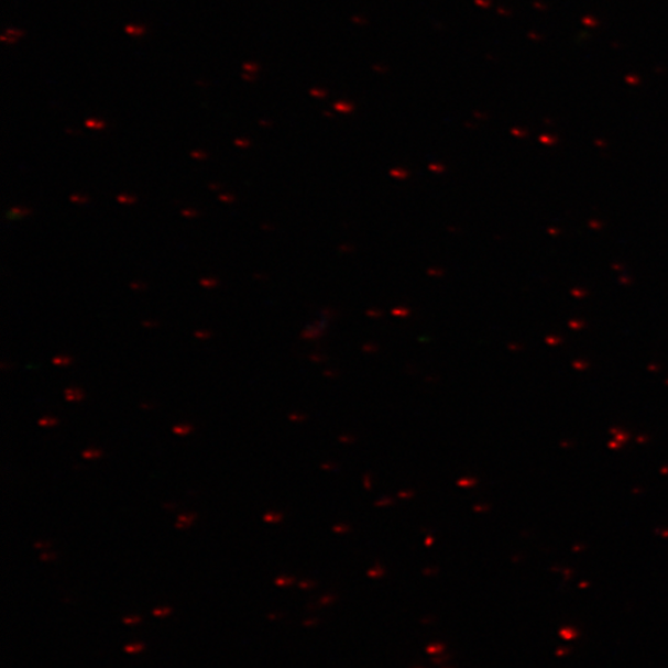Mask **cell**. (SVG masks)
Listing matches in <instances>:
<instances>
[{
	"instance_id": "15",
	"label": "cell",
	"mask_w": 668,
	"mask_h": 668,
	"mask_svg": "<svg viewBox=\"0 0 668 668\" xmlns=\"http://www.w3.org/2000/svg\"><path fill=\"white\" fill-rule=\"evenodd\" d=\"M69 198H72L73 202H77V204H85L88 201V197L81 196V195H74Z\"/></svg>"
},
{
	"instance_id": "23",
	"label": "cell",
	"mask_w": 668,
	"mask_h": 668,
	"mask_svg": "<svg viewBox=\"0 0 668 668\" xmlns=\"http://www.w3.org/2000/svg\"><path fill=\"white\" fill-rule=\"evenodd\" d=\"M54 557H55V556H53V555H50V556H48L47 554H45V555H43V556H42V560H43V561H46V560H52V558H54Z\"/></svg>"
},
{
	"instance_id": "2",
	"label": "cell",
	"mask_w": 668,
	"mask_h": 668,
	"mask_svg": "<svg viewBox=\"0 0 668 668\" xmlns=\"http://www.w3.org/2000/svg\"><path fill=\"white\" fill-rule=\"evenodd\" d=\"M65 396L68 402H78V401H81V398L84 397V394L81 391H79V388L68 387L65 391Z\"/></svg>"
},
{
	"instance_id": "21",
	"label": "cell",
	"mask_w": 668,
	"mask_h": 668,
	"mask_svg": "<svg viewBox=\"0 0 668 668\" xmlns=\"http://www.w3.org/2000/svg\"><path fill=\"white\" fill-rule=\"evenodd\" d=\"M195 335L197 338H201V339L209 338V332L197 331Z\"/></svg>"
},
{
	"instance_id": "25",
	"label": "cell",
	"mask_w": 668,
	"mask_h": 668,
	"mask_svg": "<svg viewBox=\"0 0 668 668\" xmlns=\"http://www.w3.org/2000/svg\"><path fill=\"white\" fill-rule=\"evenodd\" d=\"M144 326H155L153 322H144Z\"/></svg>"
},
{
	"instance_id": "13",
	"label": "cell",
	"mask_w": 668,
	"mask_h": 668,
	"mask_svg": "<svg viewBox=\"0 0 668 668\" xmlns=\"http://www.w3.org/2000/svg\"><path fill=\"white\" fill-rule=\"evenodd\" d=\"M282 515L281 514H266L265 516V521L267 523H276L278 521H281Z\"/></svg>"
},
{
	"instance_id": "3",
	"label": "cell",
	"mask_w": 668,
	"mask_h": 668,
	"mask_svg": "<svg viewBox=\"0 0 668 668\" xmlns=\"http://www.w3.org/2000/svg\"><path fill=\"white\" fill-rule=\"evenodd\" d=\"M144 649H145V645L143 643L129 644L124 647V650L128 654L142 653Z\"/></svg>"
},
{
	"instance_id": "17",
	"label": "cell",
	"mask_w": 668,
	"mask_h": 668,
	"mask_svg": "<svg viewBox=\"0 0 668 668\" xmlns=\"http://www.w3.org/2000/svg\"><path fill=\"white\" fill-rule=\"evenodd\" d=\"M183 215L188 218H193L197 216V212L194 209H184Z\"/></svg>"
},
{
	"instance_id": "16",
	"label": "cell",
	"mask_w": 668,
	"mask_h": 668,
	"mask_svg": "<svg viewBox=\"0 0 668 668\" xmlns=\"http://www.w3.org/2000/svg\"><path fill=\"white\" fill-rule=\"evenodd\" d=\"M56 423L55 418H42L39 421L40 426H54Z\"/></svg>"
},
{
	"instance_id": "22",
	"label": "cell",
	"mask_w": 668,
	"mask_h": 668,
	"mask_svg": "<svg viewBox=\"0 0 668 668\" xmlns=\"http://www.w3.org/2000/svg\"><path fill=\"white\" fill-rule=\"evenodd\" d=\"M132 288H134V291H142L143 287H145V285L138 283V284H132L131 285Z\"/></svg>"
},
{
	"instance_id": "4",
	"label": "cell",
	"mask_w": 668,
	"mask_h": 668,
	"mask_svg": "<svg viewBox=\"0 0 668 668\" xmlns=\"http://www.w3.org/2000/svg\"><path fill=\"white\" fill-rule=\"evenodd\" d=\"M195 515H182L178 517V523L176 525L177 528H185L191 525Z\"/></svg>"
},
{
	"instance_id": "11",
	"label": "cell",
	"mask_w": 668,
	"mask_h": 668,
	"mask_svg": "<svg viewBox=\"0 0 668 668\" xmlns=\"http://www.w3.org/2000/svg\"><path fill=\"white\" fill-rule=\"evenodd\" d=\"M201 284L205 287L212 288V287H215L218 284V282L216 281V278L209 277V278H202Z\"/></svg>"
},
{
	"instance_id": "7",
	"label": "cell",
	"mask_w": 668,
	"mask_h": 668,
	"mask_svg": "<svg viewBox=\"0 0 668 668\" xmlns=\"http://www.w3.org/2000/svg\"><path fill=\"white\" fill-rule=\"evenodd\" d=\"M86 125L88 128H92V129H103L105 128V123L101 121H96V119H88V121L86 122Z\"/></svg>"
},
{
	"instance_id": "9",
	"label": "cell",
	"mask_w": 668,
	"mask_h": 668,
	"mask_svg": "<svg viewBox=\"0 0 668 668\" xmlns=\"http://www.w3.org/2000/svg\"><path fill=\"white\" fill-rule=\"evenodd\" d=\"M54 364L57 365H67L69 362H72V359H69L68 357L65 355H58L56 358H54Z\"/></svg>"
},
{
	"instance_id": "20",
	"label": "cell",
	"mask_w": 668,
	"mask_h": 668,
	"mask_svg": "<svg viewBox=\"0 0 668 668\" xmlns=\"http://www.w3.org/2000/svg\"><path fill=\"white\" fill-rule=\"evenodd\" d=\"M392 503H393V500H391V497H386V500L377 502V505L379 506H385V505H388V504H392Z\"/></svg>"
},
{
	"instance_id": "5",
	"label": "cell",
	"mask_w": 668,
	"mask_h": 668,
	"mask_svg": "<svg viewBox=\"0 0 668 668\" xmlns=\"http://www.w3.org/2000/svg\"><path fill=\"white\" fill-rule=\"evenodd\" d=\"M172 607H157V610H155L153 614L154 616L164 617L172 614Z\"/></svg>"
},
{
	"instance_id": "12",
	"label": "cell",
	"mask_w": 668,
	"mask_h": 668,
	"mask_svg": "<svg viewBox=\"0 0 668 668\" xmlns=\"http://www.w3.org/2000/svg\"><path fill=\"white\" fill-rule=\"evenodd\" d=\"M84 457L89 458V460H92V458L101 457V451H97V450H94V448H91V450H87L84 453Z\"/></svg>"
},
{
	"instance_id": "1",
	"label": "cell",
	"mask_w": 668,
	"mask_h": 668,
	"mask_svg": "<svg viewBox=\"0 0 668 668\" xmlns=\"http://www.w3.org/2000/svg\"><path fill=\"white\" fill-rule=\"evenodd\" d=\"M30 213H32V211H30L29 208L13 207L12 209H10V211L8 213V218L9 219H20V218H24V217L29 216Z\"/></svg>"
},
{
	"instance_id": "10",
	"label": "cell",
	"mask_w": 668,
	"mask_h": 668,
	"mask_svg": "<svg viewBox=\"0 0 668 668\" xmlns=\"http://www.w3.org/2000/svg\"><path fill=\"white\" fill-rule=\"evenodd\" d=\"M118 201L122 204H133L135 202V197L129 195H119Z\"/></svg>"
},
{
	"instance_id": "24",
	"label": "cell",
	"mask_w": 668,
	"mask_h": 668,
	"mask_svg": "<svg viewBox=\"0 0 668 668\" xmlns=\"http://www.w3.org/2000/svg\"><path fill=\"white\" fill-rule=\"evenodd\" d=\"M414 495V493H401V497H412Z\"/></svg>"
},
{
	"instance_id": "6",
	"label": "cell",
	"mask_w": 668,
	"mask_h": 668,
	"mask_svg": "<svg viewBox=\"0 0 668 668\" xmlns=\"http://www.w3.org/2000/svg\"><path fill=\"white\" fill-rule=\"evenodd\" d=\"M193 430V427L186 425H179L174 427V432L177 435H186Z\"/></svg>"
},
{
	"instance_id": "14",
	"label": "cell",
	"mask_w": 668,
	"mask_h": 668,
	"mask_svg": "<svg viewBox=\"0 0 668 668\" xmlns=\"http://www.w3.org/2000/svg\"><path fill=\"white\" fill-rule=\"evenodd\" d=\"M143 32H144L143 28H138V26H128L127 28V33H129V34L138 35V34H142Z\"/></svg>"
},
{
	"instance_id": "19",
	"label": "cell",
	"mask_w": 668,
	"mask_h": 668,
	"mask_svg": "<svg viewBox=\"0 0 668 668\" xmlns=\"http://www.w3.org/2000/svg\"><path fill=\"white\" fill-rule=\"evenodd\" d=\"M219 199H221V201H223V202H232V201H234V197L233 196H229V195L219 196Z\"/></svg>"
},
{
	"instance_id": "8",
	"label": "cell",
	"mask_w": 668,
	"mask_h": 668,
	"mask_svg": "<svg viewBox=\"0 0 668 668\" xmlns=\"http://www.w3.org/2000/svg\"><path fill=\"white\" fill-rule=\"evenodd\" d=\"M142 622L141 616H127L123 620V623L127 625H135Z\"/></svg>"
},
{
	"instance_id": "18",
	"label": "cell",
	"mask_w": 668,
	"mask_h": 668,
	"mask_svg": "<svg viewBox=\"0 0 668 668\" xmlns=\"http://www.w3.org/2000/svg\"><path fill=\"white\" fill-rule=\"evenodd\" d=\"M195 158H198V161H205V158L207 157V155L202 152H194L191 154Z\"/></svg>"
}]
</instances>
